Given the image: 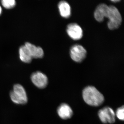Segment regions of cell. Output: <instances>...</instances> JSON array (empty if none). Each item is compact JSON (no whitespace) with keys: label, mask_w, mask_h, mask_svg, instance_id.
I'll use <instances>...</instances> for the list:
<instances>
[{"label":"cell","mask_w":124,"mask_h":124,"mask_svg":"<svg viewBox=\"0 0 124 124\" xmlns=\"http://www.w3.org/2000/svg\"><path fill=\"white\" fill-rule=\"evenodd\" d=\"M57 112L58 115L63 119H70L73 115V111L70 107L65 103H63L59 107Z\"/></svg>","instance_id":"cell-10"},{"label":"cell","mask_w":124,"mask_h":124,"mask_svg":"<svg viewBox=\"0 0 124 124\" xmlns=\"http://www.w3.org/2000/svg\"><path fill=\"white\" fill-rule=\"evenodd\" d=\"M86 50L81 45H74L70 50V55L72 59L77 62H80L86 57Z\"/></svg>","instance_id":"cell-5"},{"label":"cell","mask_w":124,"mask_h":124,"mask_svg":"<svg viewBox=\"0 0 124 124\" xmlns=\"http://www.w3.org/2000/svg\"><path fill=\"white\" fill-rule=\"evenodd\" d=\"M112 1H113V2H118V1H119V0H112Z\"/></svg>","instance_id":"cell-16"},{"label":"cell","mask_w":124,"mask_h":124,"mask_svg":"<svg viewBox=\"0 0 124 124\" xmlns=\"http://www.w3.org/2000/svg\"><path fill=\"white\" fill-rule=\"evenodd\" d=\"M24 45L26 47L32 58H41L43 57L44 52L41 47L36 46L28 42H26Z\"/></svg>","instance_id":"cell-8"},{"label":"cell","mask_w":124,"mask_h":124,"mask_svg":"<svg viewBox=\"0 0 124 124\" xmlns=\"http://www.w3.org/2000/svg\"><path fill=\"white\" fill-rule=\"evenodd\" d=\"M1 2L2 6L7 9L13 8L16 5V1L14 0H2Z\"/></svg>","instance_id":"cell-13"},{"label":"cell","mask_w":124,"mask_h":124,"mask_svg":"<svg viewBox=\"0 0 124 124\" xmlns=\"http://www.w3.org/2000/svg\"><path fill=\"white\" fill-rule=\"evenodd\" d=\"M58 8L60 15L63 17L68 18L70 16L71 7L66 1H62L58 4Z\"/></svg>","instance_id":"cell-11"},{"label":"cell","mask_w":124,"mask_h":124,"mask_svg":"<svg viewBox=\"0 0 124 124\" xmlns=\"http://www.w3.org/2000/svg\"><path fill=\"white\" fill-rule=\"evenodd\" d=\"M124 106L118 108L116 113V116L119 119L124 120Z\"/></svg>","instance_id":"cell-14"},{"label":"cell","mask_w":124,"mask_h":124,"mask_svg":"<svg viewBox=\"0 0 124 124\" xmlns=\"http://www.w3.org/2000/svg\"><path fill=\"white\" fill-rule=\"evenodd\" d=\"M82 94L85 101L90 106H99L104 102L103 95L94 86L86 87L83 90Z\"/></svg>","instance_id":"cell-1"},{"label":"cell","mask_w":124,"mask_h":124,"mask_svg":"<svg viewBox=\"0 0 124 124\" xmlns=\"http://www.w3.org/2000/svg\"><path fill=\"white\" fill-rule=\"evenodd\" d=\"M19 54L20 60L23 62L29 63L31 62L32 58L25 46H22L19 48Z\"/></svg>","instance_id":"cell-12"},{"label":"cell","mask_w":124,"mask_h":124,"mask_svg":"<svg viewBox=\"0 0 124 124\" xmlns=\"http://www.w3.org/2000/svg\"><path fill=\"white\" fill-rule=\"evenodd\" d=\"M9 97L14 104L23 105L28 101L27 93L24 86L20 84L14 85L9 93Z\"/></svg>","instance_id":"cell-2"},{"label":"cell","mask_w":124,"mask_h":124,"mask_svg":"<svg viewBox=\"0 0 124 124\" xmlns=\"http://www.w3.org/2000/svg\"><path fill=\"white\" fill-rule=\"evenodd\" d=\"M67 31L70 37L74 40L81 39L83 36V31L81 27L75 23L68 24L67 27Z\"/></svg>","instance_id":"cell-7"},{"label":"cell","mask_w":124,"mask_h":124,"mask_svg":"<svg viewBox=\"0 0 124 124\" xmlns=\"http://www.w3.org/2000/svg\"><path fill=\"white\" fill-rule=\"evenodd\" d=\"M108 6L105 4H101L98 6L94 13V18L98 22H101L107 18L108 15Z\"/></svg>","instance_id":"cell-9"},{"label":"cell","mask_w":124,"mask_h":124,"mask_svg":"<svg viewBox=\"0 0 124 124\" xmlns=\"http://www.w3.org/2000/svg\"><path fill=\"white\" fill-rule=\"evenodd\" d=\"M115 113L110 108L107 107L99 111L98 116L104 124H113L115 122Z\"/></svg>","instance_id":"cell-6"},{"label":"cell","mask_w":124,"mask_h":124,"mask_svg":"<svg viewBox=\"0 0 124 124\" xmlns=\"http://www.w3.org/2000/svg\"><path fill=\"white\" fill-rule=\"evenodd\" d=\"M107 18L109 19L108 26L109 29L114 30L119 28L122 22V17L117 8L113 6H108Z\"/></svg>","instance_id":"cell-3"},{"label":"cell","mask_w":124,"mask_h":124,"mask_svg":"<svg viewBox=\"0 0 124 124\" xmlns=\"http://www.w3.org/2000/svg\"><path fill=\"white\" fill-rule=\"evenodd\" d=\"M2 8H1V6L0 5V15H1V13H2Z\"/></svg>","instance_id":"cell-15"},{"label":"cell","mask_w":124,"mask_h":124,"mask_svg":"<svg viewBox=\"0 0 124 124\" xmlns=\"http://www.w3.org/2000/svg\"><path fill=\"white\" fill-rule=\"evenodd\" d=\"M31 79L33 85L38 89H44L48 85V78L41 72H33L31 75Z\"/></svg>","instance_id":"cell-4"}]
</instances>
